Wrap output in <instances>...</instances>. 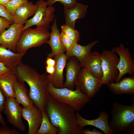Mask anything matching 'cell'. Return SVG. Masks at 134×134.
I'll list each match as a JSON object with an SVG mask.
<instances>
[{
    "label": "cell",
    "instance_id": "6da1fadb",
    "mask_svg": "<svg viewBox=\"0 0 134 134\" xmlns=\"http://www.w3.org/2000/svg\"><path fill=\"white\" fill-rule=\"evenodd\" d=\"M18 81L26 83L30 87L28 94L34 105L44 110L49 95L47 87L49 83L46 73H39L33 67L21 62L14 71Z\"/></svg>",
    "mask_w": 134,
    "mask_h": 134
},
{
    "label": "cell",
    "instance_id": "7a4b0ae2",
    "mask_svg": "<svg viewBox=\"0 0 134 134\" xmlns=\"http://www.w3.org/2000/svg\"><path fill=\"white\" fill-rule=\"evenodd\" d=\"M45 111L59 134H82L76 121V111L68 105L58 102L49 95Z\"/></svg>",
    "mask_w": 134,
    "mask_h": 134
},
{
    "label": "cell",
    "instance_id": "3957f363",
    "mask_svg": "<svg viewBox=\"0 0 134 134\" xmlns=\"http://www.w3.org/2000/svg\"><path fill=\"white\" fill-rule=\"evenodd\" d=\"M111 117L109 123L114 134L134 132V103L130 105L115 102L110 111Z\"/></svg>",
    "mask_w": 134,
    "mask_h": 134
},
{
    "label": "cell",
    "instance_id": "277c9868",
    "mask_svg": "<svg viewBox=\"0 0 134 134\" xmlns=\"http://www.w3.org/2000/svg\"><path fill=\"white\" fill-rule=\"evenodd\" d=\"M46 89L50 96L58 102L68 105L76 112L81 110L90 100V98L76 88L75 90L66 88H56L49 82Z\"/></svg>",
    "mask_w": 134,
    "mask_h": 134
},
{
    "label": "cell",
    "instance_id": "5b68a950",
    "mask_svg": "<svg viewBox=\"0 0 134 134\" xmlns=\"http://www.w3.org/2000/svg\"><path fill=\"white\" fill-rule=\"evenodd\" d=\"M50 34L48 30L41 27L34 29L30 27L23 30L17 45L16 52L26 53L31 48L47 43Z\"/></svg>",
    "mask_w": 134,
    "mask_h": 134
},
{
    "label": "cell",
    "instance_id": "8992f818",
    "mask_svg": "<svg viewBox=\"0 0 134 134\" xmlns=\"http://www.w3.org/2000/svg\"><path fill=\"white\" fill-rule=\"evenodd\" d=\"M37 8L33 17L26 22L22 31L28 28L36 26L41 27L48 30L51 22L55 19V7L48 6L46 1L39 0L36 2Z\"/></svg>",
    "mask_w": 134,
    "mask_h": 134
},
{
    "label": "cell",
    "instance_id": "52a82bcc",
    "mask_svg": "<svg viewBox=\"0 0 134 134\" xmlns=\"http://www.w3.org/2000/svg\"><path fill=\"white\" fill-rule=\"evenodd\" d=\"M103 76V85H107L114 82L118 75L117 67L119 58L112 50H105L100 54Z\"/></svg>",
    "mask_w": 134,
    "mask_h": 134
},
{
    "label": "cell",
    "instance_id": "ba28073f",
    "mask_svg": "<svg viewBox=\"0 0 134 134\" xmlns=\"http://www.w3.org/2000/svg\"><path fill=\"white\" fill-rule=\"evenodd\" d=\"M74 85L76 88L90 98L99 92L103 85L101 81L94 76L85 67L81 68Z\"/></svg>",
    "mask_w": 134,
    "mask_h": 134
},
{
    "label": "cell",
    "instance_id": "9c48e42d",
    "mask_svg": "<svg viewBox=\"0 0 134 134\" xmlns=\"http://www.w3.org/2000/svg\"><path fill=\"white\" fill-rule=\"evenodd\" d=\"M119 56L117 65L119 74L114 81L118 83L125 75L128 74L133 75L134 72V61L132 58L129 49L125 48L122 44L119 46L114 47L112 50Z\"/></svg>",
    "mask_w": 134,
    "mask_h": 134
},
{
    "label": "cell",
    "instance_id": "30bf717a",
    "mask_svg": "<svg viewBox=\"0 0 134 134\" xmlns=\"http://www.w3.org/2000/svg\"><path fill=\"white\" fill-rule=\"evenodd\" d=\"M19 104L14 98H6L3 112L10 124L19 131L24 132L26 127L22 119V108Z\"/></svg>",
    "mask_w": 134,
    "mask_h": 134
},
{
    "label": "cell",
    "instance_id": "8fae6325",
    "mask_svg": "<svg viewBox=\"0 0 134 134\" xmlns=\"http://www.w3.org/2000/svg\"><path fill=\"white\" fill-rule=\"evenodd\" d=\"M24 26L13 23L0 35V45L16 52L17 44Z\"/></svg>",
    "mask_w": 134,
    "mask_h": 134
},
{
    "label": "cell",
    "instance_id": "7c38bea8",
    "mask_svg": "<svg viewBox=\"0 0 134 134\" xmlns=\"http://www.w3.org/2000/svg\"><path fill=\"white\" fill-rule=\"evenodd\" d=\"M77 123L81 129L87 126H92L100 129L105 134H113L114 132L110 127L108 123V114L104 111L100 112L99 116L93 120L86 119L77 111L76 112Z\"/></svg>",
    "mask_w": 134,
    "mask_h": 134
},
{
    "label": "cell",
    "instance_id": "4fadbf2b",
    "mask_svg": "<svg viewBox=\"0 0 134 134\" xmlns=\"http://www.w3.org/2000/svg\"><path fill=\"white\" fill-rule=\"evenodd\" d=\"M54 57L55 61L54 72L52 74L47 75V77L49 82L55 88H63V71L67 63V58L64 52L61 53Z\"/></svg>",
    "mask_w": 134,
    "mask_h": 134
},
{
    "label": "cell",
    "instance_id": "5bb4252c",
    "mask_svg": "<svg viewBox=\"0 0 134 134\" xmlns=\"http://www.w3.org/2000/svg\"><path fill=\"white\" fill-rule=\"evenodd\" d=\"M22 117L28 122V134H36L42 121V110L34 105L22 108Z\"/></svg>",
    "mask_w": 134,
    "mask_h": 134
},
{
    "label": "cell",
    "instance_id": "9a60e30c",
    "mask_svg": "<svg viewBox=\"0 0 134 134\" xmlns=\"http://www.w3.org/2000/svg\"><path fill=\"white\" fill-rule=\"evenodd\" d=\"M86 67L95 77L101 81L103 73L100 54L97 51L91 52L80 65Z\"/></svg>",
    "mask_w": 134,
    "mask_h": 134
},
{
    "label": "cell",
    "instance_id": "2e32d148",
    "mask_svg": "<svg viewBox=\"0 0 134 134\" xmlns=\"http://www.w3.org/2000/svg\"><path fill=\"white\" fill-rule=\"evenodd\" d=\"M66 65V80L64 88L73 90L75 81L81 68L78 60L74 57L69 59Z\"/></svg>",
    "mask_w": 134,
    "mask_h": 134
},
{
    "label": "cell",
    "instance_id": "e0dca14e",
    "mask_svg": "<svg viewBox=\"0 0 134 134\" xmlns=\"http://www.w3.org/2000/svg\"><path fill=\"white\" fill-rule=\"evenodd\" d=\"M26 53H15L0 45V62L10 70L14 71L16 67L22 62Z\"/></svg>",
    "mask_w": 134,
    "mask_h": 134
},
{
    "label": "cell",
    "instance_id": "ac0fdd59",
    "mask_svg": "<svg viewBox=\"0 0 134 134\" xmlns=\"http://www.w3.org/2000/svg\"><path fill=\"white\" fill-rule=\"evenodd\" d=\"M88 6L77 2L73 7L68 9H64L66 25L75 29V24L77 20L85 17Z\"/></svg>",
    "mask_w": 134,
    "mask_h": 134
},
{
    "label": "cell",
    "instance_id": "d6986e66",
    "mask_svg": "<svg viewBox=\"0 0 134 134\" xmlns=\"http://www.w3.org/2000/svg\"><path fill=\"white\" fill-rule=\"evenodd\" d=\"M51 32L47 43L50 46L51 52L47 55L48 57L52 58L62 52H66L60 37V33L58 28L56 18L55 19L51 27Z\"/></svg>",
    "mask_w": 134,
    "mask_h": 134
},
{
    "label": "cell",
    "instance_id": "ffe728a7",
    "mask_svg": "<svg viewBox=\"0 0 134 134\" xmlns=\"http://www.w3.org/2000/svg\"><path fill=\"white\" fill-rule=\"evenodd\" d=\"M113 94L120 95H134V77H125L118 83L113 82L107 85Z\"/></svg>",
    "mask_w": 134,
    "mask_h": 134
},
{
    "label": "cell",
    "instance_id": "44dd1931",
    "mask_svg": "<svg viewBox=\"0 0 134 134\" xmlns=\"http://www.w3.org/2000/svg\"><path fill=\"white\" fill-rule=\"evenodd\" d=\"M37 8L36 4L31 1L22 5L17 9L13 15L14 23L23 25L29 17L35 14Z\"/></svg>",
    "mask_w": 134,
    "mask_h": 134
},
{
    "label": "cell",
    "instance_id": "7402d4cb",
    "mask_svg": "<svg viewBox=\"0 0 134 134\" xmlns=\"http://www.w3.org/2000/svg\"><path fill=\"white\" fill-rule=\"evenodd\" d=\"M18 80L14 71L11 70L0 76V89L6 98H14V86Z\"/></svg>",
    "mask_w": 134,
    "mask_h": 134
},
{
    "label": "cell",
    "instance_id": "603a6c76",
    "mask_svg": "<svg viewBox=\"0 0 134 134\" xmlns=\"http://www.w3.org/2000/svg\"><path fill=\"white\" fill-rule=\"evenodd\" d=\"M99 42V40H96L84 46L75 43L70 50L66 52L65 55L67 60L72 57H74L78 60L81 65L86 57L91 52L92 47Z\"/></svg>",
    "mask_w": 134,
    "mask_h": 134
},
{
    "label": "cell",
    "instance_id": "cb8c5ba5",
    "mask_svg": "<svg viewBox=\"0 0 134 134\" xmlns=\"http://www.w3.org/2000/svg\"><path fill=\"white\" fill-rule=\"evenodd\" d=\"M24 82L17 81L14 83V99L16 101L24 107L33 106L34 104L27 94L28 90Z\"/></svg>",
    "mask_w": 134,
    "mask_h": 134
},
{
    "label": "cell",
    "instance_id": "d4e9b609",
    "mask_svg": "<svg viewBox=\"0 0 134 134\" xmlns=\"http://www.w3.org/2000/svg\"><path fill=\"white\" fill-rule=\"evenodd\" d=\"M42 121L36 134H57L58 129L51 123L44 110H42Z\"/></svg>",
    "mask_w": 134,
    "mask_h": 134
},
{
    "label": "cell",
    "instance_id": "484cf974",
    "mask_svg": "<svg viewBox=\"0 0 134 134\" xmlns=\"http://www.w3.org/2000/svg\"><path fill=\"white\" fill-rule=\"evenodd\" d=\"M61 28V32L69 39L75 43H78L79 40L80 34L77 30L66 24L62 25Z\"/></svg>",
    "mask_w": 134,
    "mask_h": 134
},
{
    "label": "cell",
    "instance_id": "4316f807",
    "mask_svg": "<svg viewBox=\"0 0 134 134\" xmlns=\"http://www.w3.org/2000/svg\"><path fill=\"white\" fill-rule=\"evenodd\" d=\"M29 0H11L5 6L9 12L13 16L17 9L28 1Z\"/></svg>",
    "mask_w": 134,
    "mask_h": 134
},
{
    "label": "cell",
    "instance_id": "83f0119b",
    "mask_svg": "<svg viewBox=\"0 0 134 134\" xmlns=\"http://www.w3.org/2000/svg\"><path fill=\"white\" fill-rule=\"evenodd\" d=\"M48 6H51L55 3L59 1L64 6V9H68L71 8L77 3L76 0H47L46 1Z\"/></svg>",
    "mask_w": 134,
    "mask_h": 134
},
{
    "label": "cell",
    "instance_id": "f1b7e54d",
    "mask_svg": "<svg viewBox=\"0 0 134 134\" xmlns=\"http://www.w3.org/2000/svg\"><path fill=\"white\" fill-rule=\"evenodd\" d=\"M60 37L62 44L67 51L70 50L75 43L69 39L63 32L60 33Z\"/></svg>",
    "mask_w": 134,
    "mask_h": 134
},
{
    "label": "cell",
    "instance_id": "f546056e",
    "mask_svg": "<svg viewBox=\"0 0 134 134\" xmlns=\"http://www.w3.org/2000/svg\"><path fill=\"white\" fill-rule=\"evenodd\" d=\"M0 16L13 23V16L9 12L5 6L0 4Z\"/></svg>",
    "mask_w": 134,
    "mask_h": 134
},
{
    "label": "cell",
    "instance_id": "4dcf8cb0",
    "mask_svg": "<svg viewBox=\"0 0 134 134\" xmlns=\"http://www.w3.org/2000/svg\"><path fill=\"white\" fill-rule=\"evenodd\" d=\"M20 133L15 129H10L3 126L0 127V134H20Z\"/></svg>",
    "mask_w": 134,
    "mask_h": 134
},
{
    "label": "cell",
    "instance_id": "1f68e13d",
    "mask_svg": "<svg viewBox=\"0 0 134 134\" xmlns=\"http://www.w3.org/2000/svg\"><path fill=\"white\" fill-rule=\"evenodd\" d=\"M13 23L0 16V35L6 29H8Z\"/></svg>",
    "mask_w": 134,
    "mask_h": 134
},
{
    "label": "cell",
    "instance_id": "d6a6232c",
    "mask_svg": "<svg viewBox=\"0 0 134 134\" xmlns=\"http://www.w3.org/2000/svg\"><path fill=\"white\" fill-rule=\"evenodd\" d=\"M6 97L0 89V113L3 112L4 104Z\"/></svg>",
    "mask_w": 134,
    "mask_h": 134
},
{
    "label": "cell",
    "instance_id": "836d02e7",
    "mask_svg": "<svg viewBox=\"0 0 134 134\" xmlns=\"http://www.w3.org/2000/svg\"><path fill=\"white\" fill-rule=\"evenodd\" d=\"M82 134H103L100 131L97 130L95 128L93 129L92 131L88 129L83 130L82 131Z\"/></svg>",
    "mask_w": 134,
    "mask_h": 134
},
{
    "label": "cell",
    "instance_id": "e575fe53",
    "mask_svg": "<svg viewBox=\"0 0 134 134\" xmlns=\"http://www.w3.org/2000/svg\"><path fill=\"white\" fill-rule=\"evenodd\" d=\"M10 70L3 64L0 62V76Z\"/></svg>",
    "mask_w": 134,
    "mask_h": 134
},
{
    "label": "cell",
    "instance_id": "d590c367",
    "mask_svg": "<svg viewBox=\"0 0 134 134\" xmlns=\"http://www.w3.org/2000/svg\"><path fill=\"white\" fill-rule=\"evenodd\" d=\"M45 63L46 65L54 67L55 61L54 59H53L52 58L47 57Z\"/></svg>",
    "mask_w": 134,
    "mask_h": 134
},
{
    "label": "cell",
    "instance_id": "8d00e7d4",
    "mask_svg": "<svg viewBox=\"0 0 134 134\" xmlns=\"http://www.w3.org/2000/svg\"><path fill=\"white\" fill-rule=\"evenodd\" d=\"M46 72L49 74H53L54 71V67L46 65L45 67Z\"/></svg>",
    "mask_w": 134,
    "mask_h": 134
},
{
    "label": "cell",
    "instance_id": "74e56055",
    "mask_svg": "<svg viewBox=\"0 0 134 134\" xmlns=\"http://www.w3.org/2000/svg\"><path fill=\"white\" fill-rule=\"evenodd\" d=\"M0 123L3 126H5L6 123L3 117L1 114L0 113Z\"/></svg>",
    "mask_w": 134,
    "mask_h": 134
},
{
    "label": "cell",
    "instance_id": "f35d334b",
    "mask_svg": "<svg viewBox=\"0 0 134 134\" xmlns=\"http://www.w3.org/2000/svg\"><path fill=\"white\" fill-rule=\"evenodd\" d=\"M9 1V0H0V4L5 6Z\"/></svg>",
    "mask_w": 134,
    "mask_h": 134
},
{
    "label": "cell",
    "instance_id": "ab89813d",
    "mask_svg": "<svg viewBox=\"0 0 134 134\" xmlns=\"http://www.w3.org/2000/svg\"></svg>",
    "mask_w": 134,
    "mask_h": 134
}]
</instances>
